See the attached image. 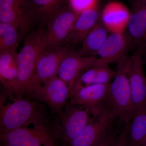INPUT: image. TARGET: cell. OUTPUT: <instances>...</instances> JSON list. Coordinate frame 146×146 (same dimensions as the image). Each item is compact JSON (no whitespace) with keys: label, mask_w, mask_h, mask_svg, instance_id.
I'll return each instance as SVG.
<instances>
[{"label":"cell","mask_w":146,"mask_h":146,"mask_svg":"<svg viewBox=\"0 0 146 146\" xmlns=\"http://www.w3.org/2000/svg\"><path fill=\"white\" fill-rule=\"evenodd\" d=\"M116 74L108 65H97L85 71L76 81L71 91L91 84H109ZM70 91V92H71Z\"/></svg>","instance_id":"cell-20"},{"label":"cell","mask_w":146,"mask_h":146,"mask_svg":"<svg viewBox=\"0 0 146 146\" xmlns=\"http://www.w3.org/2000/svg\"><path fill=\"white\" fill-rule=\"evenodd\" d=\"M116 119L110 108L104 105L69 146H93L114 124Z\"/></svg>","instance_id":"cell-11"},{"label":"cell","mask_w":146,"mask_h":146,"mask_svg":"<svg viewBox=\"0 0 146 146\" xmlns=\"http://www.w3.org/2000/svg\"><path fill=\"white\" fill-rule=\"evenodd\" d=\"M102 106L97 108L74 106L65 107L62 117L59 135L66 145L83 130L98 112Z\"/></svg>","instance_id":"cell-9"},{"label":"cell","mask_w":146,"mask_h":146,"mask_svg":"<svg viewBox=\"0 0 146 146\" xmlns=\"http://www.w3.org/2000/svg\"><path fill=\"white\" fill-rule=\"evenodd\" d=\"M108 32L100 20L82 40L77 52L83 56L97 57L109 35Z\"/></svg>","instance_id":"cell-19"},{"label":"cell","mask_w":146,"mask_h":146,"mask_svg":"<svg viewBox=\"0 0 146 146\" xmlns=\"http://www.w3.org/2000/svg\"><path fill=\"white\" fill-rule=\"evenodd\" d=\"M73 49L72 46L66 44L46 49L41 52L36 61L34 75L27 96L45 82L58 76L61 61Z\"/></svg>","instance_id":"cell-7"},{"label":"cell","mask_w":146,"mask_h":146,"mask_svg":"<svg viewBox=\"0 0 146 146\" xmlns=\"http://www.w3.org/2000/svg\"><path fill=\"white\" fill-rule=\"evenodd\" d=\"M126 123L124 124L123 127L119 131L115 141L111 146H128L127 139Z\"/></svg>","instance_id":"cell-26"},{"label":"cell","mask_w":146,"mask_h":146,"mask_svg":"<svg viewBox=\"0 0 146 146\" xmlns=\"http://www.w3.org/2000/svg\"><path fill=\"white\" fill-rule=\"evenodd\" d=\"M79 14L67 2L51 16L43 34L44 50L66 45V41Z\"/></svg>","instance_id":"cell-4"},{"label":"cell","mask_w":146,"mask_h":146,"mask_svg":"<svg viewBox=\"0 0 146 146\" xmlns=\"http://www.w3.org/2000/svg\"><path fill=\"white\" fill-rule=\"evenodd\" d=\"M130 14V10L123 3L110 2L104 7L100 20L110 33L123 32L127 29Z\"/></svg>","instance_id":"cell-15"},{"label":"cell","mask_w":146,"mask_h":146,"mask_svg":"<svg viewBox=\"0 0 146 146\" xmlns=\"http://www.w3.org/2000/svg\"><path fill=\"white\" fill-rule=\"evenodd\" d=\"M44 108L36 102L16 98L6 105L1 104L0 114L1 133L16 129L46 123Z\"/></svg>","instance_id":"cell-2"},{"label":"cell","mask_w":146,"mask_h":146,"mask_svg":"<svg viewBox=\"0 0 146 146\" xmlns=\"http://www.w3.org/2000/svg\"><path fill=\"white\" fill-rule=\"evenodd\" d=\"M18 53L16 49L0 51V80L11 95L18 78Z\"/></svg>","instance_id":"cell-18"},{"label":"cell","mask_w":146,"mask_h":146,"mask_svg":"<svg viewBox=\"0 0 146 146\" xmlns=\"http://www.w3.org/2000/svg\"><path fill=\"white\" fill-rule=\"evenodd\" d=\"M47 123L18 128L1 133V146H56Z\"/></svg>","instance_id":"cell-5"},{"label":"cell","mask_w":146,"mask_h":146,"mask_svg":"<svg viewBox=\"0 0 146 146\" xmlns=\"http://www.w3.org/2000/svg\"><path fill=\"white\" fill-rule=\"evenodd\" d=\"M133 44V39L127 30L110 33L98 53V65L119 63L128 55Z\"/></svg>","instance_id":"cell-12"},{"label":"cell","mask_w":146,"mask_h":146,"mask_svg":"<svg viewBox=\"0 0 146 146\" xmlns=\"http://www.w3.org/2000/svg\"><path fill=\"white\" fill-rule=\"evenodd\" d=\"M127 31L136 47L146 43V0H133Z\"/></svg>","instance_id":"cell-16"},{"label":"cell","mask_w":146,"mask_h":146,"mask_svg":"<svg viewBox=\"0 0 146 146\" xmlns=\"http://www.w3.org/2000/svg\"><path fill=\"white\" fill-rule=\"evenodd\" d=\"M144 50V59L146 61V43L145 44Z\"/></svg>","instance_id":"cell-27"},{"label":"cell","mask_w":146,"mask_h":146,"mask_svg":"<svg viewBox=\"0 0 146 146\" xmlns=\"http://www.w3.org/2000/svg\"><path fill=\"white\" fill-rule=\"evenodd\" d=\"M98 7L89 9L79 14L66 41V44L72 46L81 44L85 36L99 21Z\"/></svg>","instance_id":"cell-17"},{"label":"cell","mask_w":146,"mask_h":146,"mask_svg":"<svg viewBox=\"0 0 146 146\" xmlns=\"http://www.w3.org/2000/svg\"><path fill=\"white\" fill-rule=\"evenodd\" d=\"M44 27L39 26L25 38L23 45L18 53V78L11 96H15L16 98L27 96L37 58L44 50Z\"/></svg>","instance_id":"cell-1"},{"label":"cell","mask_w":146,"mask_h":146,"mask_svg":"<svg viewBox=\"0 0 146 146\" xmlns=\"http://www.w3.org/2000/svg\"><path fill=\"white\" fill-rule=\"evenodd\" d=\"M131 56L127 55L117 63L116 74L110 84L106 104L117 119L123 123L129 121L135 110L128 78Z\"/></svg>","instance_id":"cell-3"},{"label":"cell","mask_w":146,"mask_h":146,"mask_svg":"<svg viewBox=\"0 0 146 146\" xmlns=\"http://www.w3.org/2000/svg\"><path fill=\"white\" fill-rule=\"evenodd\" d=\"M126 124L128 146H146V108L135 111Z\"/></svg>","instance_id":"cell-21"},{"label":"cell","mask_w":146,"mask_h":146,"mask_svg":"<svg viewBox=\"0 0 146 146\" xmlns=\"http://www.w3.org/2000/svg\"><path fill=\"white\" fill-rule=\"evenodd\" d=\"M39 26L46 27L50 18L66 0H29Z\"/></svg>","instance_id":"cell-22"},{"label":"cell","mask_w":146,"mask_h":146,"mask_svg":"<svg viewBox=\"0 0 146 146\" xmlns=\"http://www.w3.org/2000/svg\"><path fill=\"white\" fill-rule=\"evenodd\" d=\"M144 44L137 46L131 56L128 78L134 110L146 108V76L144 70Z\"/></svg>","instance_id":"cell-10"},{"label":"cell","mask_w":146,"mask_h":146,"mask_svg":"<svg viewBox=\"0 0 146 146\" xmlns=\"http://www.w3.org/2000/svg\"><path fill=\"white\" fill-rule=\"evenodd\" d=\"M0 22L14 25L25 38L38 24L29 0H0Z\"/></svg>","instance_id":"cell-6"},{"label":"cell","mask_w":146,"mask_h":146,"mask_svg":"<svg viewBox=\"0 0 146 146\" xmlns=\"http://www.w3.org/2000/svg\"><path fill=\"white\" fill-rule=\"evenodd\" d=\"M98 65V57L83 56L73 49L61 61L58 76L67 84L70 92L81 75L89 68Z\"/></svg>","instance_id":"cell-13"},{"label":"cell","mask_w":146,"mask_h":146,"mask_svg":"<svg viewBox=\"0 0 146 146\" xmlns=\"http://www.w3.org/2000/svg\"><path fill=\"white\" fill-rule=\"evenodd\" d=\"M109 84H91L73 90L65 107L81 106L95 108L106 104Z\"/></svg>","instance_id":"cell-14"},{"label":"cell","mask_w":146,"mask_h":146,"mask_svg":"<svg viewBox=\"0 0 146 146\" xmlns=\"http://www.w3.org/2000/svg\"><path fill=\"white\" fill-rule=\"evenodd\" d=\"M119 132H118L117 128L114 127V125H112L92 146H112Z\"/></svg>","instance_id":"cell-25"},{"label":"cell","mask_w":146,"mask_h":146,"mask_svg":"<svg viewBox=\"0 0 146 146\" xmlns=\"http://www.w3.org/2000/svg\"><path fill=\"white\" fill-rule=\"evenodd\" d=\"M66 1L70 7L78 14L87 9L98 6V0H66Z\"/></svg>","instance_id":"cell-24"},{"label":"cell","mask_w":146,"mask_h":146,"mask_svg":"<svg viewBox=\"0 0 146 146\" xmlns=\"http://www.w3.org/2000/svg\"><path fill=\"white\" fill-rule=\"evenodd\" d=\"M22 35L14 25L0 22V51L17 49Z\"/></svg>","instance_id":"cell-23"},{"label":"cell","mask_w":146,"mask_h":146,"mask_svg":"<svg viewBox=\"0 0 146 146\" xmlns=\"http://www.w3.org/2000/svg\"><path fill=\"white\" fill-rule=\"evenodd\" d=\"M70 94V89L67 84L56 76L36 87L29 96L47 105L52 112L60 118Z\"/></svg>","instance_id":"cell-8"}]
</instances>
